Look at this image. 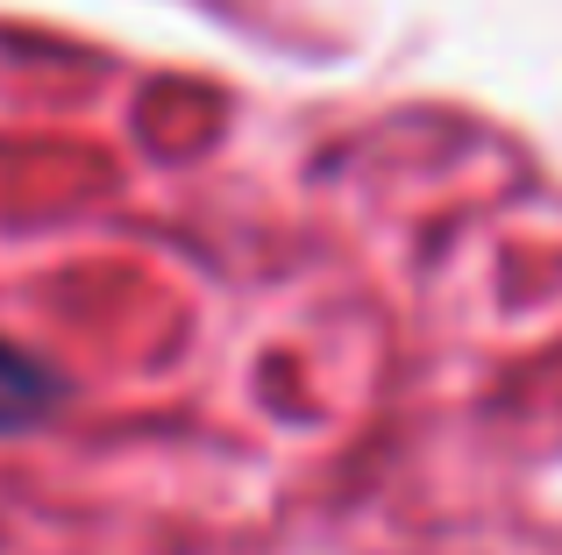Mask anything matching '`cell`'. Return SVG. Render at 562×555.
Instances as JSON below:
<instances>
[{
    "label": "cell",
    "mask_w": 562,
    "mask_h": 555,
    "mask_svg": "<svg viewBox=\"0 0 562 555\" xmlns=\"http://www.w3.org/2000/svg\"><path fill=\"white\" fill-rule=\"evenodd\" d=\"M57 399H65V385H57V377L43 371L36 356H22V349L0 342V434L36 428V420L50 414Z\"/></svg>",
    "instance_id": "cell-1"
}]
</instances>
